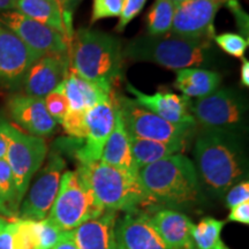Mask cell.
Wrapping results in <instances>:
<instances>
[{
    "mask_svg": "<svg viewBox=\"0 0 249 249\" xmlns=\"http://www.w3.org/2000/svg\"><path fill=\"white\" fill-rule=\"evenodd\" d=\"M226 6L229 7L233 17L235 18L236 26H238L239 30L241 31L242 35L246 39H248L249 37V18L248 14L246 13L245 9L242 8L240 2L238 0H226ZM249 40V39H248Z\"/></svg>",
    "mask_w": 249,
    "mask_h": 249,
    "instance_id": "cell-36",
    "label": "cell"
},
{
    "mask_svg": "<svg viewBox=\"0 0 249 249\" xmlns=\"http://www.w3.org/2000/svg\"><path fill=\"white\" fill-rule=\"evenodd\" d=\"M240 80L242 87L248 88L249 87V61L247 59H242L241 70H240Z\"/></svg>",
    "mask_w": 249,
    "mask_h": 249,
    "instance_id": "cell-40",
    "label": "cell"
},
{
    "mask_svg": "<svg viewBox=\"0 0 249 249\" xmlns=\"http://www.w3.org/2000/svg\"><path fill=\"white\" fill-rule=\"evenodd\" d=\"M224 0H185L176 5L170 34L183 38L211 42L213 21Z\"/></svg>",
    "mask_w": 249,
    "mask_h": 249,
    "instance_id": "cell-11",
    "label": "cell"
},
{
    "mask_svg": "<svg viewBox=\"0 0 249 249\" xmlns=\"http://www.w3.org/2000/svg\"><path fill=\"white\" fill-rule=\"evenodd\" d=\"M62 87L70 102L71 111H87L93 105L111 99L114 96L112 89L83 79L71 68L68 70Z\"/></svg>",
    "mask_w": 249,
    "mask_h": 249,
    "instance_id": "cell-23",
    "label": "cell"
},
{
    "mask_svg": "<svg viewBox=\"0 0 249 249\" xmlns=\"http://www.w3.org/2000/svg\"><path fill=\"white\" fill-rule=\"evenodd\" d=\"M7 108L12 119L30 135L44 139L57 129L58 124L46 110L44 98L18 93L8 99Z\"/></svg>",
    "mask_w": 249,
    "mask_h": 249,
    "instance_id": "cell-16",
    "label": "cell"
},
{
    "mask_svg": "<svg viewBox=\"0 0 249 249\" xmlns=\"http://www.w3.org/2000/svg\"><path fill=\"white\" fill-rule=\"evenodd\" d=\"M129 136L151 141L180 143L188 145L197 124H176L141 107L135 99L114 96Z\"/></svg>",
    "mask_w": 249,
    "mask_h": 249,
    "instance_id": "cell-8",
    "label": "cell"
},
{
    "mask_svg": "<svg viewBox=\"0 0 249 249\" xmlns=\"http://www.w3.org/2000/svg\"><path fill=\"white\" fill-rule=\"evenodd\" d=\"M147 1L148 0H124L123 12H121L119 17V22H118V26L116 28L118 33L124 31V28L128 26L130 21L141 13V11L144 7Z\"/></svg>",
    "mask_w": 249,
    "mask_h": 249,
    "instance_id": "cell-35",
    "label": "cell"
},
{
    "mask_svg": "<svg viewBox=\"0 0 249 249\" xmlns=\"http://www.w3.org/2000/svg\"><path fill=\"white\" fill-rule=\"evenodd\" d=\"M66 161L61 155L51 152L30 189L24 195L18 218L26 220H42L48 217L57 197Z\"/></svg>",
    "mask_w": 249,
    "mask_h": 249,
    "instance_id": "cell-10",
    "label": "cell"
},
{
    "mask_svg": "<svg viewBox=\"0 0 249 249\" xmlns=\"http://www.w3.org/2000/svg\"><path fill=\"white\" fill-rule=\"evenodd\" d=\"M21 201L18 200L17 186L11 167L6 160H0V217L18 218Z\"/></svg>",
    "mask_w": 249,
    "mask_h": 249,
    "instance_id": "cell-27",
    "label": "cell"
},
{
    "mask_svg": "<svg viewBox=\"0 0 249 249\" xmlns=\"http://www.w3.org/2000/svg\"><path fill=\"white\" fill-rule=\"evenodd\" d=\"M59 1H60V2H61V4H62V5H65V6H67V2H68V1H70V0H59Z\"/></svg>",
    "mask_w": 249,
    "mask_h": 249,
    "instance_id": "cell-43",
    "label": "cell"
},
{
    "mask_svg": "<svg viewBox=\"0 0 249 249\" xmlns=\"http://www.w3.org/2000/svg\"><path fill=\"white\" fill-rule=\"evenodd\" d=\"M76 172L105 210L133 213L150 207L138 177L101 160L79 164Z\"/></svg>",
    "mask_w": 249,
    "mask_h": 249,
    "instance_id": "cell-5",
    "label": "cell"
},
{
    "mask_svg": "<svg viewBox=\"0 0 249 249\" xmlns=\"http://www.w3.org/2000/svg\"><path fill=\"white\" fill-rule=\"evenodd\" d=\"M222 83L219 73L200 67L183 68L177 71L174 88L187 98L200 99L216 91Z\"/></svg>",
    "mask_w": 249,
    "mask_h": 249,
    "instance_id": "cell-24",
    "label": "cell"
},
{
    "mask_svg": "<svg viewBox=\"0 0 249 249\" xmlns=\"http://www.w3.org/2000/svg\"><path fill=\"white\" fill-rule=\"evenodd\" d=\"M224 1H225V2H226V0H224Z\"/></svg>",
    "mask_w": 249,
    "mask_h": 249,
    "instance_id": "cell-45",
    "label": "cell"
},
{
    "mask_svg": "<svg viewBox=\"0 0 249 249\" xmlns=\"http://www.w3.org/2000/svg\"><path fill=\"white\" fill-rule=\"evenodd\" d=\"M150 218L167 249H195L192 239L194 223L187 214L174 209H160Z\"/></svg>",
    "mask_w": 249,
    "mask_h": 249,
    "instance_id": "cell-20",
    "label": "cell"
},
{
    "mask_svg": "<svg viewBox=\"0 0 249 249\" xmlns=\"http://www.w3.org/2000/svg\"><path fill=\"white\" fill-rule=\"evenodd\" d=\"M0 130L7 142L5 160L11 167L18 200L22 203L31 179L48 157V144L43 138L24 133L6 120L0 119Z\"/></svg>",
    "mask_w": 249,
    "mask_h": 249,
    "instance_id": "cell-7",
    "label": "cell"
},
{
    "mask_svg": "<svg viewBox=\"0 0 249 249\" xmlns=\"http://www.w3.org/2000/svg\"><path fill=\"white\" fill-rule=\"evenodd\" d=\"M44 103L46 110L52 117V119L57 124H61L65 117L67 116L68 111H70V102H68L66 93L64 91L62 83L57 89H54L48 96H45Z\"/></svg>",
    "mask_w": 249,
    "mask_h": 249,
    "instance_id": "cell-30",
    "label": "cell"
},
{
    "mask_svg": "<svg viewBox=\"0 0 249 249\" xmlns=\"http://www.w3.org/2000/svg\"><path fill=\"white\" fill-rule=\"evenodd\" d=\"M169 1H172V2H176V4H178V2L185 1V0H169Z\"/></svg>",
    "mask_w": 249,
    "mask_h": 249,
    "instance_id": "cell-44",
    "label": "cell"
},
{
    "mask_svg": "<svg viewBox=\"0 0 249 249\" xmlns=\"http://www.w3.org/2000/svg\"><path fill=\"white\" fill-rule=\"evenodd\" d=\"M213 40L224 52L235 58H244L249 45L248 39L234 33L219 34L213 37Z\"/></svg>",
    "mask_w": 249,
    "mask_h": 249,
    "instance_id": "cell-31",
    "label": "cell"
},
{
    "mask_svg": "<svg viewBox=\"0 0 249 249\" xmlns=\"http://www.w3.org/2000/svg\"><path fill=\"white\" fill-rule=\"evenodd\" d=\"M116 96V95H114ZM116 104V102H114ZM102 163L116 167L118 170L124 171V172L138 177L139 170L134 161L132 150H130L129 135L124 127L123 117L119 108L116 105V119H114L113 129L108 136L104 149H103Z\"/></svg>",
    "mask_w": 249,
    "mask_h": 249,
    "instance_id": "cell-22",
    "label": "cell"
},
{
    "mask_svg": "<svg viewBox=\"0 0 249 249\" xmlns=\"http://www.w3.org/2000/svg\"><path fill=\"white\" fill-rule=\"evenodd\" d=\"M31 232L34 249H52L59 241L64 231L45 218L42 220H31Z\"/></svg>",
    "mask_w": 249,
    "mask_h": 249,
    "instance_id": "cell-29",
    "label": "cell"
},
{
    "mask_svg": "<svg viewBox=\"0 0 249 249\" xmlns=\"http://www.w3.org/2000/svg\"><path fill=\"white\" fill-rule=\"evenodd\" d=\"M71 68L67 53L45 54L34 62L24 76V93L37 98H44L64 82Z\"/></svg>",
    "mask_w": 249,
    "mask_h": 249,
    "instance_id": "cell-15",
    "label": "cell"
},
{
    "mask_svg": "<svg viewBox=\"0 0 249 249\" xmlns=\"http://www.w3.org/2000/svg\"><path fill=\"white\" fill-rule=\"evenodd\" d=\"M176 5L169 0H156L145 17L148 35L164 36L170 34Z\"/></svg>",
    "mask_w": 249,
    "mask_h": 249,
    "instance_id": "cell-28",
    "label": "cell"
},
{
    "mask_svg": "<svg viewBox=\"0 0 249 249\" xmlns=\"http://www.w3.org/2000/svg\"><path fill=\"white\" fill-rule=\"evenodd\" d=\"M118 213L107 211L73 230L74 241L79 249H117L116 223Z\"/></svg>",
    "mask_w": 249,
    "mask_h": 249,
    "instance_id": "cell-21",
    "label": "cell"
},
{
    "mask_svg": "<svg viewBox=\"0 0 249 249\" xmlns=\"http://www.w3.org/2000/svg\"><path fill=\"white\" fill-rule=\"evenodd\" d=\"M52 249H79L74 241L73 231L62 232L60 239Z\"/></svg>",
    "mask_w": 249,
    "mask_h": 249,
    "instance_id": "cell-39",
    "label": "cell"
},
{
    "mask_svg": "<svg viewBox=\"0 0 249 249\" xmlns=\"http://www.w3.org/2000/svg\"><path fill=\"white\" fill-rule=\"evenodd\" d=\"M15 9V0H0V11L8 12Z\"/></svg>",
    "mask_w": 249,
    "mask_h": 249,
    "instance_id": "cell-41",
    "label": "cell"
},
{
    "mask_svg": "<svg viewBox=\"0 0 249 249\" xmlns=\"http://www.w3.org/2000/svg\"><path fill=\"white\" fill-rule=\"evenodd\" d=\"M211 42L189 39L172 34L140 36L123 49L124 57L134 61L152 62L167 70L201 67L210 59Z\"/></svg>",
    "mask_w": 249,
    "mask_h": 249,
    "instance_id": "cell-4",
    "label": "cell"
},
{
    "mask_svg": "<svg viewBox=\"0 0 249 249\" xmlns=\"http://www.w3.org/2000/svg\"><path fill=\"white\" fill-rule=\"evenodd\" d=\"M116 119L114 96L86 111L85 144L76 151L80 164L101 160L103 149L113 129Z\"/></svg>",
    "mask_w": 249,
    "mask_h": 249,
    "instance_id": "cell-13",
    "label": "cell"
},
{
    "mask_svg": "<svg viewBox=\"0 0 249 249\" xmlns=\"http://www.w3.org/2000/svg\"><path fill=\"white\" fill-rule=\"evenodd\" d=\"M14 249H34L31 220L15 218Z\"/></svg>",
    "mask_w": 249,
    "mask_h": 249,
    "instance_id": "cell-33",
    "label": "cell"
},
{
    "mask_svg": "<svg viewBox=\"0 0 249 249\" xmlns=\"http://www.w3.org/2000/svg\"><path fill=\"white\" fill-rule=\"evenodd\" d=\"M139 181L150 207L189 208L203 200L202 185L193 161L177 154L139 170Z\"/></svg>",
    "mask_w": 249,
    "mask_h": 249,
    "instance_id": "cell-2",
    "label": "cell"
},
{
    "mask_svg": "<svg viewBox=\"0 0 249 249\" xmlns=\"http://www.w3.org/2000/svg\"><path fill=\"white\" fill-rule=\"evenodd\" d=\"M124 0H93L90 24L103 18H119L123 12Z\"/></svg>",
    "mask_w": 249,
    "mask_h": 249,
    "instance_id": "cell-32",
    "label": "cell"
},
{
    "mask_svg": "<svg viewBox=\"0 0 249 249\" xmlns=\"http://www.w3.org/2000/svg\"><path fill=\"white\" fill-rule=\"evenodd\" d=\"M225 220L213 217L202 218L198 224H194L192 229V239L195 249H231L224 244L222 239L223 227Z\"/></svg>",
    "mask_w": 249,
    "mask_h": 249,
    "instance_id": "cell-26",
    "label": "cell"
},
{
    "mask_svg": "<svg viewBox=\"0 0 249 249\" xmlns=\"http://www.w3.org/2000/svg\"><path fill=\"white\" fill-rule=\"evenodd\" d=\"M194 160L201 185L216 197H224L233 185L247 178V157L235 132L201 129L195 140Z\"/></svg>",
    "mask_w": 249,
    "mask_h": 249,
    "instance_id": "cell-1",
    "label": "cell"
},
{
    "mask_svg": "<svg viewBox=\"0 0 249 249\" xmlns=\"http://www.w3.org/2000/svg\"><path fill=\"white\" fill-rule=\"evenodd\" d=\"M14 11L73 38L71 12L59 0H15Z\"/></svg>",
    "mask_w": 249,
    "mask_h": 249,
    "instance_id": "cell-19",
    "label": "cell"
},
{
    "mask_svg": "<svg viewBox=\"0 0 249 249\" xmlns=\"http://www.w3.org/2000/svg\"><path fill=\"white\" fill-rule=\"evenodd\" d=\"M225 197V204L229 209L236 207V205L245 203L249 201V182L248 180H242V181L233 185L226 194L224 195Z\"/></svg>",
    "mask_w": 249,
    "mask_h": 249,
    "instance_id": "cell-34",
    "label": "cell"
},
{
    "mask_svg": "<svg viewBox=\"0 0 249 249\" xmlns=\"http://www.w3.org/2000/svg\"><path fill=\"white\" fill-rule=\"evenodd\" d=\"M15 219L0 217V249H14Z\"/></svg>",
    "mask_w": 249,
    "mask_h": 249,
    "instance_id": "cell-37",
    "label": "cell"
},
{
    "mask_svg": "<svg viewBox=\"0 0 249 249\" xmlns=\"http://www.w3.org/2000/svg\"><path fill=\"white\" fill-rule=\"evenodd\" d=\"M0 23L13 31L28 48L39 55L67 53L71 40L45 24H42L17 11L1 12Z\"/></svg>",
    "mask_w": 249,
    "mask_h": 249,
    "instance_id": "cell-12",
    "label": "cell"
},
{
    "mask_svg": "<svg viewBox=\"0 0 249 249\" xmlns=\"http://www.w3.org/2000/svg\"><path fill=\"white\" fill-rule=\"evenodd\" d=\"M229 220L230 222L240 223L244 225H248L249 224V201L245 202V203L236 205V207L230 209L229 213Z\"/></svg>",
    "mask_w": 249,
    "mask_h": 249,
    "instance_id": "cell-38",
    "label": "cell"
},
{
    "mask_svg": "<svg viewBox=\"0 0 249 249\" xmlns=\"http://www.w3.org/2000/svg\"><path fill=\"white\" fill-rule=\"evenodd\" d=\"M130 150L138 170L171 156L181 154L187 145L180 143H167L138 139L129 136Z\"/></svg>",
    "mask_w": 249,
    "mask_h": 249,
    "instance_id": "cell-25",
    "label": "cell"
},
{
    "mask_svg": "<svg viewBox=\"0 0 249 249\" xmlns=\"http://www.w3.org/2000/svg\"><path fill=\"white\" fill-rule=\"evenodd\" d=\"M40 57L0 23V85L11 88L22 85L28 70Z\"/></svg>",
    "mask_w": 249,
    "mask_h": 249,
    "instance_id": "cell-14",
    "label": "cell"
},
{
    "mask_svg": "<svg viewBox=\"0 0 249 249\" xmlns=\"http://www.w3.org/2000/svg\"><path fill=\"white\" fill-rule=\"evenodd\" d=\"M117 249H167L152 225L150 214L142 211L127 213L117 219Z\"/></svg>",
    "mask_w": 249,
    "mask_h": 249,
    "instance_id": "cell-17",
    "label": "cell"
},
{
    "mask_svg": "<svg viewBox=\"0 0 249 249\" xmlns=\"http://www.w3.org/2000/svg\"><path fill=\"white\" fill-rule=\"evenodd\" d=\"M127 90L134 99L143 107L176 124H197L191 112V99L173 92L158 91L152 95L140 91L138 88L127 83Z\"/></svg>",
    "mask_w": 249,
    "mask_h": 249,
    "instance_id": "cell-18",
    "label": "cell"
},
{
    "mask_svg": "<svg viewBox=\"0 0 249 249\" xmlns=\"http://www.w3.org/2000/svg\"><path fill=\"white\" fill-rule=\"evenodd\" d=\"M191 112L196 123L203 128L239 133L245 129L247 104L240 92L231 88H222L193 102Z\"/></svg>",
    "mask_w": 249,
    "mask_h": 249,
    "instance_id": "cell-9",
    "label": "cell"
},
{
    "mask_svg": "<svg viewBox=\"0 0 249 249\" xmlns=\"http://www.w3.org/2000/svg\"><path fill=\"white\" fill-rule=\"evenodd\" d=\"M7 151V142H6L5 136L2 135L1 130H0V160H4Z\"/></svg>",
    "mask_w": 249,
    "mask_h": 249,
    "instance_id": "cell-42",
    "label": "cell"
},
{
    "mask_svg": "<svg viewBox=\"0 0 249 249\" xmlns=\"http://www.w3.org/2000/svg\"><path fill=\"white\" fill-rule=\"evenodd\" d=\"M70 65L83 79L112 89L121 79L124 52L116 36L92 29H79L71 40Z\"/></svg>",
    "mask_w": 249,
    "mask_h": 249,
    "instance_id": "cell-3",
    "label": "cell"
},
{
    "mask_svg": "<svg viewBox=\"0 0 249 249\" xmlns=\"http://www.w3.org/2000/svg\"><path fill=\"white\" fill-rule=\"evenodd\" d=\"M104 213L105 209L76 171H65L57 197L46 218L61 231H73Z\"/></svg>",
    "mask_w": 249,
    "mask_h": 249,
    "instance_id": "cell-6",
    "label": "cell"
}]
</instances>
